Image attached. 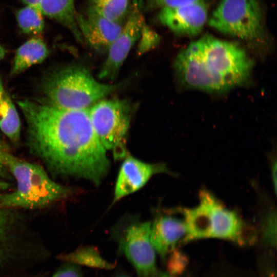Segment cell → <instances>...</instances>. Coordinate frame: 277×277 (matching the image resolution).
Instances as JSON below:
<instances>
[{
	"mask_svg": "<svg viewBox=\"0 0 277 277\" xmlns=\"http://www.w3.org/2000/svg\"><path fill=\"white\" fill-rule=\"evenodd\" d=\"M17 104L26 121L29 147L52 174L100 185L110 163L89 109L63 108L46 100L26 99Z\"/></svg>",
	"mask_w": 277,
	"mask_h": 277,
	"instance_id": "obj_1",
	"label": "cell"
},
{
	"mask_svg": "<svg viewBox=\"0 0 277 277\" xmlns=\"http://www.w3.org/2000/svg\"><path fill=\"white\" fill-rule=\"evenodd\" d=\"M174 66L184 86L216 92L245 82L251 74L253 62L236 43L206 35L182 50Z\"/></svg>",
	"mask_w": 277,
	"mask_h": 277,
	"instance_id": "obj_2",
	"label": "cell"
},
{
	"mask_svg": "<svg viewBox=\"0 0 277 277\" xmlns=\"http://www.w3.org/2000/svg\"><path fill=\"white\" fill-rule=\"evenodd\" d=\"M0 160L16 182V189L0 194V206L9 209H35L67 197L72 190L51 179L39 165L21 160L8 149L0 148Z\"/></svg>",
	"mask_w": 277,
	"mask_h": 277,
	"instance_id": "obj_3",
	"label": "cell"
},
{
	"mask_svg": "<svg viewBox=\"0 0 277 277\" xmlns=\"http://www.w3.org/2000/svg\"><path fill=\"white\" fill-rule=\"evenodd\" d=\"M117 85L97 81L84 67L72 65L55 70L44 80L47 101L61 108L88 109L114 91Z\"/></svg>",
	"mask_w": 277,
	"mask_h": 277,
	"instance_id": "obj_4",
	"label": "cell"
},
{
	"mask_svg": "<svg viewBox=\"0 0 277 277\" xmlns=\"http://www.w3.org/2000/svg\"><path fill=\"white\" fill-rule=\"evenodd\" d=\"M94 132L106 150L115 158L128 155L126 141L131 116L129 103L124 100H101L89 109Z\"/></svg>",
	"mask_w": 277,
	"mask_h": 277,
	"instance_id": "obj_5",
	"label": "cell"
},
{
	"mask_svg": "<svg viewBox=\"0 0 277 277\" xmlns=\"http://www.w3.org/2000/svg\"><path fill=\"white\" fill-rule=\"evenodd\" d=\"M207 22L216 30L245 41H258L264 33L257 0H221Z\"/></svg>",
	"mask_w": 277,
	"mask_h": 277,
	"instance_id": "obj_6",
	"label": "cell"
},
{
	"mask_svg": "<svg viewBox=\"0 0 277 277\" xmlns=\"http://www.w3.org/2000/svg\"><path fill=\"white\" fill-rule=\"evenodd\" d=\"M143 0H134L129 16L117 37L109 48L107 56L98 76L101 79L113 80L129 52L140 37L144 26L142 11Z\"/></svg>",
	"mask_w": 277,
	"mask_h": 277,
	"instance_id": "obj_7",
	"label": "cell"
},
{
	"mask_svg": "<svg viewBox=\"0 0 277 277\" xmlns=\"http://www.w3.org/2000/svg\"><path fill=\"white\" fill-rule=\"evenodd\" d=\"M151 222L131 225L127 229L122 248L139 277H157L155 250L150 239Z\"/></svg>",
	"mask_w": 277,
	"mask_h": 277,
	"instance_id": "obj_8",
	"label": "cell"
},
{
	"mask_svg": "<svg viewBox=\"0 0 277 277\" xmlns=\"http://www.w3.org/2000/svg\"><path fill=\"white\" fill-rule=\"evenodd\" d=\"M208 238H217L245 245L255 239L254 230L235 210L228 209L215 196L209 220Z\"/></svg>",
	"mask_w": 277,
	"mask_h": 277,
	"instance_id": "obj_9",
	"label": "cell"
},
{
	"mask_svg": "<svg viewBox=\"0 0 277 277\" xmlns=\"http://www.w3.org/2000/svg\"><path fill=\"white\" fill-rule=\"evenodd\" d=\"M160 22L175 34L187 36L199 34L208 21V8L204 1L162 8Z\"/></svg>",
	"mask_w": 277,
	"mask_h": 277,
	"instance_id": "obj_10",
	"label": "cell"
},
{
	"mask_svg": "<svg viewBox=\"0 0 277 277\" xmlns=\"http://www.w3.org/2000/svg\"><path fill=\"white\" fill-rule=\"evenodd\" d=\"M125 157L115 185L114 202L140 189L154 175L171 173L165 164L145 163L129 155Z\"/></svg>",
	"mask_w": 277,
	"mask_h": 277,
	"instance_id": "obj_11",
	"label": "cell"
},
{
	"mask_svg": "<svg viewBox=\"0 0 277 277\" xmlns=\"http://www.w3.org/2000/svg\"><path fill=\"white\" fill-rule=\"evenodd\" d=\"M76 23L83 41L98 52L108 51L123 27L122 23L111 21L91 9L76 13Z\"/></svg>",
	"mask_w": 277,
	"mask_h": 277,
	"instance_id": "obj_12",
	"label": "cell"
},
{
	"mask_svg": "<svg viewBox=\"0 0 277 277\" xmlns=\"http://www.w3.org/2000/svg\"><path fill=\"white\" fill-rule=\"evenodd\" d=\"M186 234L184 221L173 216L163 215L151 223V241L156 252L163 259Z\"/></svg>",
	"mask_w": 277,
	"mask_h": 277,
	"instance_id": "obj_13",
	"label": "cell"
},
{
	"mask_svg": "<svg viewBox=\"0 0 277 277\" xmlns=\"http://www.w3.org/2000/svg\"><path fill=\"white\" fill-rule=\"evenodd\" d=\"M75 0H39L37 8L43 15L52 18L67 28L75 39L83 41L78 28Z\"/></svg>",
	"mask_w": 277,
	"mask_h": 277,
	"instance_id": "obj_14",
	"label": "cell"
},
{
	"mask_svg": "<svg viewBox=\"0 0 277 277\" xmlns=\"http://www.w3.org/2000/svg\"><path fill=\"white\" fill-rule=\"evenodd\" d=\"M49 54V49L41 38L33 37L28 40L17 49L11 74H18L31 66L43 62Z\"/></svg>",
	"mask_w": 277,
	"mask_h": 277,
	"instance_id": "obj_15",
	"label": "cell"
},
{
	"mask_svg": "<svg viewBox=\"0 0 277 277\" xmlns=\"http://www.w3.org/2000/svg\"><path fill=\"white\" fill-rule=\"evenodd\" d=\"M21 121L17 109L10 96L5 93L0 100V130L14 144L21 136Z\"/></svg>",
	"mask_w": 277,
	"mask_h": 277,
	"instance_id": "obj_16",
	"label": "cell"
},
{
	"mask_svg": "<svg viewBox=\"0 0 277 277\" xmlns=\"http://www.w3.org/2000/svg\"><path fill=\"white\" fill-rule=\"evenodd\" d=\"M58 259L66 263L106 270L115 267L113 263L106 260L92 246L80 247L70 253L60 255Z\"/></svg>",
	"mask_w": 277,
	"mask_h": 277,
	"instance_id": "obj_17",
	"label": "cell"
},
{
	"mask_svg": "<svg viewBox=\"0 0 277 277\" xmlns=\"http://www.w3.org/2000/svg\"><path fill=\"white\" fill-rule=\"evenodd\" d=\"M11 209L0 206V266L8 260L12 253L16 217Z\"/></svg>",
	"mask_w": 277,
	"mask_h": 277,
	"instance_id": "obj_18",
	"label": "cell"
},
{
	"mask_svg": "<svg viewBox=\"0 0 277 277\" xmlns=\"http://www.w3.org/2000/svg\"><path fill=\"white\" fill-rule=\"evenodd\" d=\"M88 8L114 22L122 23L130 11L129 0H89Z\"/></svg>",
	"mask_w": 277,
	"mask_h": 277,
	"instance_id": "obj_19",
	"label": "cell"
},
{
	"mask_svg": "<svg viewBox=\"0 0 277 277\" xmlns=\"http://www.w3.org/2000/svg\"><path fill=\"white\" fill-rule=\"evenodd\" d=\"M43 15L33 6L26 5L16 13V18L19 28L26 34H39L44 29Z\"/></svg>",
	"mask_w": 277,
	"mask_h": 277,
	"instance_id": "obj_20",
	"label": "cell"
},
{
	"mask_svg": "<svg viewBox=\"0 0 277 277\" xmlns=\"http://www.w3.org/2000/svg\"><path fill=\"white\" fill-rule=\"evenodd\" d=\"M262 228V237L264 242L272 247L276 244V213L270 211L264 217Z\"/></svg>",
	"mask_w": 277,
	"mask_h": 277,
	"instance_id": "obj_21",
	"label": "cell"
},
{
	"mask_svg": "<svg viewBox=\"0 0 277 277\" xmlns=\"http://www.w3.org/2000/svg\"><path fill=\"white\" fill-rule=\"evenodd\" d=\"M171 255L168 262V269L171 274H177L183 270V266L186 263V258L179 251L175 248L171 251Z\"/></svg>",
	"mask_w": 277,
	"mask_h": 277,
	"instance_id": "obj_22",
	"label": "cell"
},
{
	"mask_svg": "<svg viewBox=\"0 0 277 277\" xmlns=\"http://www.w3.org/2000/svg\"><path fill=\"white\" fill-rule=\"evenodd\" d=\"M204 1V0H147V4L150 8H164L175 7Z\"/></svg>",
	"mask_w": 277,
	"mask_h": 277,
	"instance_id": "obj_23",
	"label": "cell"
},
{
	"mask_svg": "<svg viewBox=\"0 0 277 277\" xmlns=\"http://www.w3.org/2000/svg\"><path fill=\"white\" fill-rule=\"evenodd\" d=\"M52 277H83V275L77 265L67 263L62 266Z\"/></svg>",
	"mask_w": 277,
	"mask_h": 277,
	"instance_id": "obj_24",
	"label": "cell"
},
{
	"mask_svg": "<svg viewBox=\"0 0 277 277\" xmlns=\"http://www.w3.org/2000/svg\"><path fill=\"white\" fill-rule=\"evenodd\" d=\"M12 180V176L0 160V191H4L10 188Z\"/></svg>",
	"mask_w": 277,
	"mask_h": 277,
	"instance_id": "obj_25",
	"label": "cell"
},
{
	"mask_svg": "<svg viewBox=\"0 0 277 277\" xmlns=\"http://www.w3.org/2000/svg\"><path fill=\"white\" fill-rule=\"evenodd\" d=\"M276 161L275 159L272 161L271 164V177L275 193L276 192Z\"/></svg>",
	"mask_w": 277,
	"mask_h": 277,
	"instance_id": "obj_26",
	"label": "cell"
},
{
	"mask_svg": "<svg viewBox=\"0 0 277 277\" xmlns=\"http://www.w3.org/2000/svg\"><path fill=\"white\" fill-rule=\"evenodd\" d=\"M26 5H31L35 6L37 8V5L39 3V0H21Z\"/></svg>",
	"mask_w": 277,
	"mask_h": 277,
	"instance_id": "obj_27",
	"label": "cell"
},
{
	"mask_svg": "<svg viewBox=\"0 0 277 277\" xmlns=\"http://www.w3.org/2000/svg\"><path fill=\"white\" fill-rule=\"evenodd\" d=\"M5 92L4 90V86L3 85L2 81L0 78V100L2 98V97L4 96V95L5 94Z\"/></svg>",
	"mask_w": 277,
	"mask_h": 277,
	"instance_id": "obj_28",
	"label": "cell"
},
{
	"mask_svg": "<svg viewBox=\"0 0 277 277\" xmlns=\"http://www.w3.org/2000/svg\"><path fill=\"white\" fill-rule=\"evenodd\" d=\"M6 54L5 48L0 45V61L4 57Z\"/></svg>",
	"mask_w": 277,
	"mask_h": 277,
	"instance_id": "obj_29",
	"label": "cell"
},
{
	"mask_svg": "<svg viewBox=\"0 0 277 277\" xmlns=\"http://www.w3.org/2000/svg\"><path fill=\"white\" fill-rule=\"evenodd\" d=\"M113 277H129V276L125 274H120L116 275Z\"/></svg>",
	"mask_w": 277,
	"mask_h": 277,
	"instance_id": "obj_30",
	"label": "cell"
},
{
	"mask_svg": "<svg viewBox=\"0 0 277 277\" xmlns=\"http://www.w3.org/2000/svg\"><path fill=\"white\" fill-rule=\"evenodd\" d=\"M159 277H171V276L166 273H163Z\"/></svg>",
	"mask_w": 277,
	"mask_h": 277,
	"instance_id": "obj_31",
	"label": "cell"
},
{
	"mask_svg": "<svg viewBox=\"0 0 277 277\" xmlns=\"http://www.w3.org/2000/svg\"><path fill=\"white\" fill-rule=\"evenodd\" d=\"M5 144L0 141V147L5 146Z\"/></svg>",
	"mask_w": 277,
	"mask_h": 277,
	"instance_id": "obj_32",
	"label": "cell"
}]
</instances>
